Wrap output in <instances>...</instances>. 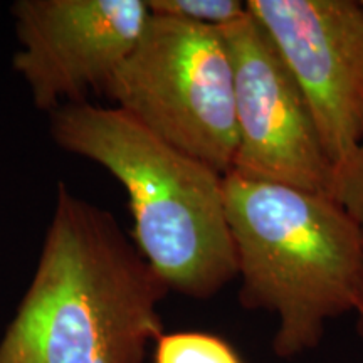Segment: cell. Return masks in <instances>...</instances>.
Masks as SVG:
<instances>
[{"label": "cell", "instance_id": "cell-1", "mask_svg": "<svg viewBox=\"0 0 363 363\" xmlns=\"http://www.w3.org/2000/svg\"><path fill=\"white\" fill-rule=\"evenodd\" d=\"M169 288L111 212L57 185L33 281L0 363H143Z\"/></svg>", "mask_w": 363, "mask_h": 363}, {"label": "cell", "instance_id": "cell-2", "mask_svg": "<svg viewBox=\"0 0 363 363\" xmlns=\"http://www.w3.org/2000/svg\"><path fill=\"white\" fill-rule=\"evenodd\" d=\"M239 303L278 320L272 352L289 360L313 350L331 320L363 296V244L328 194L238 172L224 175Z\"/></svg>", "mask_w": 363, "mask_h": 363}, {"label": "cell", "instance_id": "cell-3", "mask_svg": "<svg viewBox=\"0 0 363 363\" xmlns=\"http://www.w3.org/2000/svg\"><path fill=\"white\" fill-rule=\"evenodd\" d=\"M49 115L59 147L98 163L123 185L135 247L169 291L208 299L238 278L224 175L115 106L84 101Z\"/></svg>", "mask_w": 363, "mask_h": 363}, {"label": "cell", "instance_id": "cell-4", "mask_svg": "<svg viewBox=\"0 0 363 363\" xmlns=\"http://www.w3.org/2000/svg\"><path fill=\"white\" fill-rule=\"evenodd\" d=\"M150 133L225 175L238 153L224 29L152 16L104 93Z\"/></svg>", "mask_w": 363, "mask_h": 363}, {"label": "cell", "instance_id": "cell-5", "mask_svg": "<svg viewBox=\"0 0 363 363\" xmlns=\"http://www.w3.org/2000/svg\"><path fill=\"white\" fill-rule=\"evenodd\" d=\"M234 67L238 153L230 172L331 195L333 162L305 94L251 16L224 29Z\"/></svg>", "mask_w": 363, "mask_h": 363}, {"label": "cell", "instance_id": "cell-6", "mask_svg": "<svg viewBox=\"0 0 363 363\" xmlns=\"http://www.w3.org/2000/svg\"><path fill=\"white\" fill-rule=\"evenodd\" d=\"M13 69L39 110L104 93L152 19L148 0H17Z\"/></svg>", "mask_w": 363, "mask_h": 363}, {"label": "cell", "instance_id": "cell-7", "mask_svg": "<svg viewBox=\"0 0 363 363\" xmlns=\"http://www.w3.org/2000/svg\"><path fill=\"white\" fill-rule=\"evenodd\" d=\"M305 94L333 165L363 140L362 0H247Z\"/></svg>", "mask_w": 363, "mask_h": 363}, {"label": "cell", "instance_id": "cell-8", "mask_svg": "<svg viewBox=\"0 0 363 363\" xmlns=\"http://www.w3.org/2000/svg\"><path fill=\"white\" fill-rule=\"evenodd\" d=\"M153 363H244L235 348L207 331L162 333L155 342Z\"/></svg>", "mask_w": 363, "mask_h": 363}, {"label": "cell", "instance_id": "cell-9", "mask_svg": "<svg viewBox=\"0 0 363 363\" xmlns=\"http://www.w3.org/2000/svg\"><path fill=\"white\" fill-rule=\"evenodd\" d=\"M148 7L155 17L214 29H225L247 16L246 2L240 0H148Z\"/></svg>", "mask_w": 363, "mask_h": 363}, {"label": "cell", "instance_id": "cell-10", "mask_svg": "<svg viewBox=\"0 0 363 363\" xmlns=\"http://www.w3.org/2000/svg\"><path fill=\"white\" fill-rule=\"evenodd\" d=\"M331 197L355 224L363 244V140L333 169Z\"/></svg>", "mask_w": 363, "mask_h": 363}, {"label": "cell", "instance_id": "cell-11", "mask_svg": "<svg viewBox=\"0 0 363 363\" xmlns=\"http://www.w3.org/2000/svg\"><path fill=\"white\" fill-rule=\"evenodd\" d=\"M355 315H357V328H358V333L363 337V296L360 299V303H358L357 310H355Z\"/></svg>", "mask_w": 363, "mask_h": 363}, {"label": "cell", "instance_id": "cell-12", "mask_svg": "<svg viewBox=\"0 0 363 363\" xmlns=\"http://www.w3.org/2000/svg\"><path fill=\"white\" fill-rule=\"evenodd\" d=\"M362 4H363V0H362Z\"/></svg>", "mask_w": 363, "mask_h": 363}]
</instances>
